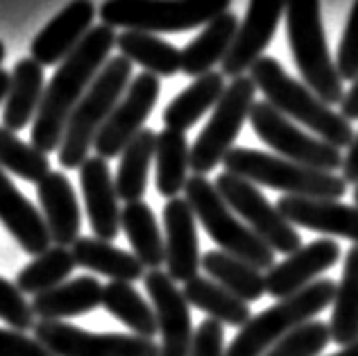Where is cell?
I'll use <instances>...</instances> for the list:
<instances>
[{"mask_svg": "<svg viewBox=\"0 0 358 356\" xmlns=\"http://www.w3.org/2000/svg\"><path fill=\"white\" fill-rule=\"evenodd\" d=\"M116 39L114 27L105 23L93 25L84 41L55 71L32 123V145L43 155L59 150L71 114L80 105L93 80L98 78V73L105 69Z\"/></svg>", "mask_w": 358, "mask_h": 356, "instance_id": "obj_1", "label": "cell"}, {"mask_svg": "<svg viewBox=\"0 0 358 356\" xmlns=\"http://www.w3.org/2000/svg\"><path fill=\"white\" fill-rule=\"evenodd\" d=\"M250 78L272 107L295 123L308 127L317 138H322L338 150L352 145L356 134L350 120L341 111H334L304 82L290 78L275 57L263 55L250 69Z\"/></svg>", "mask_w": 358, "mask_h": 356, "instance_id": "obj_2", "label": "cell"}, {"mask_svg": "<svg viewBox=\"0 0 358 356\" xmlns=\"http://www.w3.org/2000/svg\"><path fill=\"white\" fill-rule=\"evenodd\" d=\"M131 78V62L127 57H109L105 69L98 73L80 105L71 114L69 125L57 150L62 168H80L89 159V150L96 143L102 125L125 96Z\"/></svg>", "mask_w": 358, "mask_h": 356, "instance_id": "obj_3", "label": "cell"}, {"mask_svg": "<svg viewBox=\"0 0 358 356\" xmlns=\"http://www.w3.org/2000/svg\"><path fill=\"white\" fill-rule=\"evenodd\" d=\"M224 171L238 175L252 184L268 186L293 198L310 200H341L347 191V182L341 175L308 168L279 155H268L252 148H234L224 157Z\"/></svg>", "mask_w": 358, "mask_h": 356, "instance_id": "obj_4", "label": "cell"}, {"mask_svg": "<svg viewBox=\"0 0 358 356\" xmlns=\"http://www.w3.org/2000/svg\"><path fill=\"white\" fill-rule=\"evenodd\" d=\"M288 43L304 84L315 91L329 107L345 98L343 78L329 52L320 0H288L286 9Z\"/></svg>", "mask_w": 358, "mask_h": 356, "instance_id": "obj_5", "label": "cell"}, {"mask_svg": "<svg viewBox=\"0 0 358 356\" xmlns=\"http://www.w3.org/2000/svg\"><path fill=\"white\" fill-rule=\"evenodd\" d=\"M184 198L191 204L195 218L200 220L204 232L209 234L211 241L218 245V250L227 252V255L236 257L245 264L254 268L270 270L277 264L275 255L268 243H263L257 234H254L248 225H245L236 211H234L224 198L215 189V184L206 180L204 175L188 177Z\"/></svg>", "mask_w": 358, "mask_h": 356, "instance_id": "obj_6", "label": "cell"}, {"mask_svg": "<svg viewBox=\"0 0 358 356\" xmlns=\"http://www.w3.org/2000/svg\"><path fill=\"white\" fill-rule=\"evenodd\" d=\"M336 286L338 284L334 279L327 277L317 279L286 299H277V304H272L259 315H252L250 322L241 327L224 356H263L281 339L293 334L297 327L310 322V318L334 304Z\"/></svg>", "mask_w": 358, "mask_h": 356, "instance_id": "obj_7", "label": "cell"}, {"mask_svg": "<svg viewBox=\"0 0 358 356\" xmlns=\"http://www.w3.org/2000/svg\"><path fill=\"white\" fill-rule=\"evenodd\" d=\"M231 0H105L100 21L136 32H186L229 12Z\"/></svg>", "mask_w": 358, "mask_h": 356, "instance_id": "obj_8", "label": "cell"}, {"mask_svg": "<svg viewBox=\"0 0 358 356\" xmlns=\"http://www.w3.org/2000/svg\"><path fill=\"white\" fill-rule=\"evenodd\" d=\"M254 93L257 84L250 75L234 78L231 84H227L218 105L213 107L209 123L191 145V171L195 175L211 173L224 162L229 150H234V141L238 138L245 120H250L252 107L257 102Z\"/></svg>", "mask_w": 358, "mask_h": 356, "instance_id": "obj_9", "label": "cell"}, {"mask_svg": "<svg viewBox=\"0 0 358 356\" xmlns=\"http://www.w3.org/2000/svg\"><path fill=\"white\" fill-rule=\"evenodd\" d=\"M250 125L272 152L308 168L336 173L343 168V150L329 145L322 138L306 134L288 116L275 109L268 100H257L250 114Z\"/></svg>", "mask_w": 358, "mask_h": 356, "instance_id": "obj_10", "label": "cell"}, {"mask_svg": "<svg viewBox=\"0 0 358 356\" xmlns=\"http://www.w3.org/2000/svg\"><path fill=\"white\" fill-rule=\"evenodd\" d=\"M215 189L238 218L275 252L290 257L301 248V236L295 225L286 220L277 207H272L270 200L257 189V184L224 171L215 180Z\"/></svg>", "mask_w": 358, "mask_h": 356, "instance_id": "obj_11", "label": "cell"}, {"mask_svg": "<svg viewBox=\"0 0 358 356\" xmlns=\"http://www.w3.org/2000/svg\"><path fill=\"white\" fill-rule=\"evenodd\" d=\"M32 332L55 356H162L157 341L134 334H93L62 320H41Z\"/></svg>", "mask_w": 358, "mask_h": 356, "instance_id": "obj_12", "label": "cell"}, {"mask_svg": "<svg viewBox=\"0 0 358 356\" xmlns=\"http://www.w3.org/2000/svg\"><path fill=\"white\" fill-rule=\"evenodd\" d=\"M159 91H162V82L152 73L143 71L129 82L125 96L120 98L116 109L111 111L107 123L100 129L96 143H93L98 157L114 159L122 155V150L143 132V123L152 114L159 100Z\"/></svg>", "mask_w": 358, "mask_h": 356, "instance_id": "obj_13", "label": "cell"}, {"mask_svg": "<svg viewBox=\"0 0 358 356\" xmlns=\"http://www.w3.org/2000/svg\"><path fill=\"white\" fill-rule=\"evenodd\" d=\"M150 302L155 306L159 334H162V356H188L193 343V320L191 304L168 273L164 270H148L143 277Z\"/></svg>", "mask_w": 358, "mask_h": 356, "instance_id": "obj_14", "label": "cell"}, {"mask_svg": "<svg viewBox=\"0 0 358 356\" xmlns=\"http://www.w3.org/2000/svg\"><path fill=\"white\" fill-rule=\"evenodd\" d=\"M286 9L288 0H250L231 50L220 64L224 78H241L263 57Z\"/></svg>", "mask_w": 358, "mask_h": 356, "instance_id": "obj_15", "label": "cell"}, {"mask_svg": "<svg viewBox=\"0 0 358 356\" xmlns=\"http://www.w3.org/2000/svg\"><path fill=\"white\" fill-rule=\"evenodd\" d=\"M343 257V250L334 238H317L301 245L284 261L266 270V293L277 299H286L306 286L317 282V277L334 268Z\"/></svg>", "mask_w": 358, "mask_h": 356, "instance_id": "obj_16", "label": "cell"}, {"mask_svg": "<svg viewBox=\"0 0 358 356\" xmlns=\"http://www.w3.org/2000/svg\"><path fill=\"white\" fill-rule=\"evenodd\" d=\"M166 273L175 284H186L200 275L202 255L197 238V218L186 198H173L164 207Z\"/></svg>", "mask_w": 358, "mask_h": 356, "instance_id": "obj_17", "label": "cell"}, {"mask_svg": "<svg viewBox=\"0 0 358 356\" xmlns=\"http://www.w3.org/2000/svg\"><path fill=\"white\" fill-rule=\"evenodd\" d=\"M96 5L93 0H73L34 36L30 57L41 66L62 64L93 30Z\"/></svg>", "mask_w": 358, "mask_h": 356, "instance_id": "obj_18", "label": "cell"}, {"mask_svg": "<svg viewBox=\"0 0 358 356\" xmlns=\"http://www.w3.org/2000/svg\"><path fill=\"white\" fill-rule=\"evenodd\" d=\"M80 186L84 195V207L89 213L91 232L96 234V238L111 243L120 234L122 209L118 207L120 198L107 159L98 155L89 157L80 166Z\"/></svg>", "mask_w": 358, "mask_h": 356, "instance_id": "obj_19", "label": "cell"}, {"mask_svg": "<svg viewBox=\"0 0 358 356\" xmlns=\"http://www.w3.org/2000/svg\"><path fill=\"white\" fill-rule=\"evenodd\" d=\"M275 207L284 213L295 227L324 234V238L341 236L358 245V204H345L341 200H310L284 195Z\"/></svg>", "mask_w": 358, "mask_h": 356, "instance_id": "obj_20", "label": "cell"}, {"mask_svg": "<svg viewBox=\"0 0 358 356\" xmlns=\"http://www.w3.org/2000/svg\"><path fill=\"white\" fill-rule=\"evenodd\" d=\"M0 222L27 255L39 257L52 248V236L43 213L36 211L34 204L16 189L3 166H0Z\"/></svg>", "mask_w": 358, "mask_h": 356, "instance_id": "obj_21", "label": "cell"}, {"mask_svg": "<svg viewBox=\"0 0 358 356\" xmlns=\"http://www.w3.org/2000/svg\"><path fill=\"white\" fill-rule=\"evenodd\" d=\"M36 198H39L52 243L59 248H73L75 241L80 238L82 211L71 180L64 173L52 171L45 180L36 184Z\"/></svg>", "mask_w": 358, "mask_h": 356, "instance_id": "obj_22", "label": "cell"}, {"mask_svg": "<svg viewBox=\"0 0 358 356\" xmlns=\"http://www.w3.org/2000/svg\"><path fill=\"white\" fill-rule=\"evenodd\" d=\"M102 293H105V286L96 277L82 275L34 295L32 308L34 315L41 320H66V318L96 311L98 306H102Z\"/></svg>", "mask_w": 358, "mask_h": 356, "instance_id": "obj_23", "label": "cell"}, {"mask_svg": "<svg viewBox=\"0 0 358 356\" xmlns=\"http://www.w3.org/2000/svg\"><path fill=\"white\" fill-rule=\"evenodd\" d=\"M238 27L241 21L231 12H224L209 25H204L202 32L182 50V73L188 78H202L211 73L215 64H222L229 55Z\"/></svg>", "mask_w": 358, "mask_h": 356, "instance_id": "obj_24", "label": "cell"}, {"mask_svg": "<svg viewBox=\"0 0 358 356\" xmlns=\"http://www.w3.org/2000/svg\"><path fill=\"white\" fill-rule=\"evenodd\" d=\"M45 91L43 66L32 57H23L16 62L12 71V84L3 109V127L9 132L27 127L32 118H36V111L41 107Z\"/></svg>", "mask_w": 358, "mask_h": 356, "instance_id": "obj_25", "label": "cell"}, {"mask_svg": "<svg viewBox=\"0 0 358 356\" xmlns=\"http://www.w3.org/2000/svg\"><path fill=\"white\" fill-rule=\"evenodd\" d=\"M75 264L87 268L91 273L105 275L111 282H127L134 284L145 277V266L134 257V252L120 250L111 245L109 241L96 236H80L71 248Z\"/></svg>", "mask_w": 358, "mask_h": 356, "instance_id": "obj_26", "label": "cell"}, {"mask_svg": "<svg viewBox=\"0 0 358 356\" xmlns=\"http://www.w3.org/2000/svg\"><path fill=\"white\" fill-rule=\"evenodd\" d=\"M224 89H227L224 75L218 71H211L202 75V78H195L164 109V125L168 129H177V132L191 129L206 111L218 105Z\"/></svg>", "mask_w": 358, "mask_h": 356, "instance_id": "obj_27", "label": "cell"}, {"mask_svg": "<svg viewBox=\"0 0 358 356\" xmlns=\"http://www.w3.org/2000/svg\"><path fill=\"white\" fill-rule=\"evenodd\" d=\"M120 229L125 232L134 257L145 268L162 270V266H166V241L148 202H127L120 213Z\"/></svg>", "mask_w": 358, "mask_h": 356, "instance_id": "obj_28", "label": "cell"}, {"mask_svg": "<svg viewBox=\"0 0 358 356\" xmlns=\"http://www.w3.org/2000/svg\"><path fill=\"white\" fill-rule=\"evenodd\" d=\"M155 168L157 193L166 200L179 198V193L186 189L188 168H191V145H188L186 132L166 127L157 134Z\"/></svg>", "mask_w": 358, "mask_h": 356, "instance_id": "obj_29", "label": "cell"}, {"mask_svg": "<svg viewBox=\"0 0 358 356\" xmlns=\"http://www.w3.org/2000/svg\"><path fill=\"white\" fill-rule=\"evenodd\" d=\"M182 293L186 297V302L204 311L213 320H218L222 325L241 327L250 322L252 308L248 302H243L241 297H236L224 286L215 284L213 279L197 275L191 282H186L182 286Z\"/></svg>", "mask_w": 358, "mask_h": 356, "instance_id": "obj_30", "label": "cell"}, {"mask_svg": "<svg viewBox=\"0 0 358 356\" xmlns=\"http://www.w3.org/2000/svg\"><path fill=\"white\" fill-rule=\"evenodd\" d=\"M202 270L215 284L231 290L243 302H257L266 293V273L222 250H209L202 255Z\"/></svg>", "mask_w": 358, "mask_h": 356, "instance_id": "obj_31", "label": "cell"}, {"mask_svg": "<svg viewBox=\"0 0 358 356\" xmlns=\"http://www.w3.org/2000/svg\"><path fill=\"white\" fill-rule=\"evenodd\" d=\"M116 45L122 57L131 64H141L145 73H152L157 78H173L182 71V50L157 34L125 30L118 34Z\"/></svg>", "mask_w": 358, "mask_h": 356, "instance_id": "obj_32", "label": "cell"}, {"mask_svg": "<svg viewBox=\"0 0 358 356\" xmlns=\"http://www.w3.org/2000/svg\"><path fill=\"white\" fill-rule=\"evenodd\" d=\"M155 150H157V132L150 127H145L134 141L122 150L114 182H116L118 198L125 200V204L143 200L148 189L150 166L155 162Z\"/></svg>", "mask_w": 358, "mask_h": 356, "instance_id": "obj_33", "label": "cell"}, {"mask_svg": "<svg viewBox=\"0 0 358 356\" xmlns=\"http://www.w3.org/2000/svg\"><path fill=\"white\" fill-rule=\"evenodd\" d=\"M329 329H331V343L343 348L358 339V245H352L345 255V268L336 286Z\"/></svg>", "mask_w": 358, "mask_h": 356, "instance_id": "obj_34", "label": "cell"}, {"mask_svg": "<svg viewBox=\"0 0 358 356\" xmlns=\"http://www.w3.org/2000/svg\"><path fill=\"white\" fill-rule=\"evenodd\" d=\"M102 308L120 320L127 329L141 339H155L159 334L155 306L127 282H109L102 293Z\"/></svg>", "mask_w": 358, "mask_h": 356, "instance_id": "obj_35", "label": "cell"}, {"mask_svg": "<svg viewBox=\"0 0 358 356\" xmlns=\"http://www.w3.org/2000/svg\"><path fill=\"white\" fill-rule=\"evenodd\" d=\"M78 268L71 248L52 245L43 255L34 257L30 264L23 266L16 275V286L27 295H39L55 286L64 284Z\"/></svg>", "mask_w": 358, "mask_h": 356, "instance_id": "obj_36", "label": "cell"}, {"mask_svg": "<svg viewBox=\"0 0 358 356\" xmlns=\"http://www.w3.org/2000/svg\"><path fill=\"white\" fill-rule=\"evenodd\" d=\"M0 166L21 180L34 184H39L52 173L48 155H43L32 143L21 141L3 125H0Z\"/></svg>", "mask_w": 358, "mask_h": 356, "instance_id": "obj_37", "label": "cell"}, {"mask_svg": "<svg viewBox=\"0 0 358 356\" xmlns=\"http://www.w3.org/2000/svg\"><path fill=\"white\" fill-rule=\"evenodd\" d=\"M329 343H331V329H329V325L320 320H310L297 327L286 339H281L275 348H270L263 356H320Z\"/></svg>", "mask_w": 358, "mask_h": 356, "instance_id": "obj_38", "label": "cell"}, {"mask_svg": "<svg viewBox=\"0 0 358 356\" xmlns=\"http://www.w3.org/2000/svg\"><path fill=\"white\" fill-rule=\"evenodd\" d=\"M0 320L9 325V329L27 332L34 329L36 315L32 302H27L25 293L16 284L7 282L5 277H0Z\"/></svg>", "mask_w": 358, "mask_h": 356, "instance_id": "obj_39", "label": "cell"}, {"mask_svg": "<svg viewBox=\"0 0 358 356\" xmlns=\"http://www.w3.org/2000/svg\"><path fill=\"white\" fill-rule=\"evenodd\" d=\"M336 66L343 82H354L358 78V0H354L350 18L345 23V32L336 55Z\"/></svg>", "mask_w": 358, "mask_h": 356, "instance_id": "obj_40", "label": "cell"}, {"mask_svg": "<svg viewBox=\"0 0 358 356\" xmlns=\"http://www.w3.org/2000/svg\"><path fill=\"white\" fill-rule=\"evenodd\" d=\"M224 354H227V348H224V325L213 320V318H206L193 334L191 354L188 356H224Z\"/></svg>", "mask_w": 358, "mask_h": 356, "instance_id": "obj_41", "label": "cell"}, {"mask_svg": "<svg viewBox=\"0 0 358 356\" xmlns=\"http://www.w3.org/2000/svg\"><path fill=\"white\" fill-rule=\"evenodd\" d=\"M0 356H55L48 348L23 332L0 329Z\"/></svg>", "mask_w": 358, "mask_h": 356, "instance_id": "obj_42", "label": "cell"}, {"mask_svg": "<svg viewBox=\"0 0 358 356\" xmlns=\"http://www.w3.org/2000/svg\"><path fill=\"white\" fill-rule=\"evenodd\" d=\"M341 177L347 182V186L350 184H358V134L354 136L352 145L347 148L345 152V162H343V168H341Z\"/></svg>", "mask_w": 358, "mask_h": 356, "instance_id": "obj_43", "label": "cell"}, {"mask_svg": "<svg viewBox=\"0 0 358 356\" xmlns=\"http://www.w3.org/2000/svg\"><path fill=\"white\" fill-rule=\"evenodd\" d=\"M341 114L350 120H358V78L352 82V87H350V91L345 93V98H343V102H341Z\"/></svg>", "mask_w": 358, "mask_h": 356, "instance_id": "obj_44", "label": "cell"}, {"mask_svg": "<svg viewBox=\"0 0 358 356\" xmlns=\"http://www.w3.org/2000/svg\"><path fill=\"white\" fill-rule=\"evenodd\" d=\"M9 84H12V75H9L5 69H0V105H3V102L7 100Z\"/></svg>", "mask_w": 358, "mask_h": 356, "instance_id": "obj_45", "label": "cell"}, {"mask_svg": "<svg viewBox=\"0 0 358 356\" xmlns=\"http://www.w3.org/2000/svg\"><path fill=\"white\" fill-rule=\"evenodd\" d=\"M331 356H358V339L354 343H350V345H345L341 352H336Z\"/></svg>", "mask_w": 358, "mask_h": 356, "instance_id": "obj_46", "label": "cell"}, {"mask_svg": "<svg viewBox=\"0 0 358 356\" xmlns=\"http://www.w3.org/2000/svg\"><path fill=\"white\" fill-rule=\"evenodd\" d=\"M3 59H5V43L0 41V64H3Z\"/></svg>", "mask_w": 358, "mask_h": 356, "instance_id": "obj_47", "label": "cell"}, {"mask_svg": "<svg viewBox=\"0 0 358 356\" xmlns=\"http://www.w3.org/2000/svg\"><path fill=\"white\" fill-rule=\"evenodd\" d=\"M352 195H354V200H356V204H358V184L354 186V193H352Z\"/></svg>", "mask_w": 358, "mask_h": 356, "instance_id": "obj_48", "label": "cell"}]
</instances>
